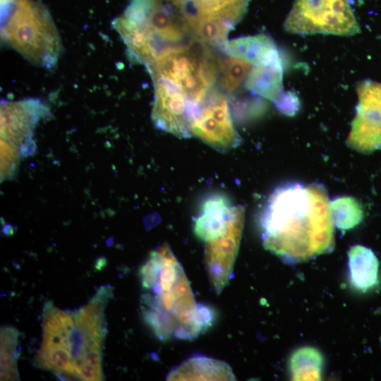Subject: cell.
<instances>
[{
  "instance_id": "cell-22",
  "label": "cell",
  "mask_w": 381,
  "mask_h": 381,
  "mask_svg": "<svg viewBox=\"0 0 381 381\" xmlns=\"http://www.w3.org/2000/svg\"><path fill=\"white\" fill-rule=\"evenodd\" d=\"M380 342H381V337H380Z\"/></svg>"
},
{
  "instance_id": "cell-8",
  "label": "cell",
  "mask_w": 381,
  "mask_h": 381,
  "mask_svg": "<svg viewBox=\"0 0 381 381\" xmlns=\"http://www.w3.org/2000/svg\"><path fill=\"white\" fill-rule=\"evenodd\" d=\"M358 102L346 143L368 154L381 149V83L365 80L358 83Z\"/></svg>"
},
{
  "instance_id": "cell-16",
  "label": "cell",
  "mask_w": 381,
  "mask_h": 381,
  "mask_svg": "<svg viewBox=\"0 0 381 381\" xmlns=\"http://www.w3.org/2000/svg\"><path fill=\"white\" fill-rule=\"evenodd\" d=\"M330 206L334 224L341 231L353 229L363 220V207L353 197L337 198L330 202Z\"/></svg>"
},
{
  "instance_id": "cell-14",
  "label": "cell",
  "mask_w": 381,
  "mask_h": 381,
  "mask_svg": "<svg viewBox=\"0 0 381 381\" xmlns=\"http://www.w3.org/2000/svg\"><path fill=\"white\" fill-rule=\"evenodd\" d=\"M168 380H234L225 362L204 356H194L183 362L167 376Z\"/></svg>"
},
{
  "instance_id": "cell-19",
  "label": "cell",
  "mask_w": 381,
  "mask_h": 381,
  "mask_svg": "<svg viewBox=\"0 0 381 381\" xmlns=\"http://www.w3.org/2000/svg\"><path fill=\"white\" fill-rule=\"evenodd\" d=\"M78 377L83 380H103L102 370L87 364H81L78 368Z\"/></svg>"
},
{
  "instance_id": "cell-10",
  "label": "cell",
  "mask_w": 381,
  "mask_h": 381,
  "mask_svg": "<svg viewBox=\"0 0 381 381\" xmlns=\"http://www.w3.org/2000/svg\"><path fill=\"white\" fill-rule=\"evenodd\" d=\"M191 135L219 151H228L241 143L233 124L226 98L212 90L191 125Z\"/></svg>"
},
{
  "instance_id": "cell-5",
  "label": "cell",
  "mask_w": 381,
  "mask_h": 381,
  "mask_svg": "<svg viewBox=\"0 0 381 381\" xmlns=\"http://www.w3.org/2000/svg\"><path fill=\"white\" fill-rule=\"evenodd\" d=\"M284 28L295 35L352 36L360 32L350 0H296Z\"/></svg>"
},
{
  "instance_id": "cell-20",
  "label": "cell",
  "mask_w": 381,
  "mask_h": 381,
  "mask_svg": "<svg viewBox=\"0 0 381 381\" xmlns=\"http://www.w3.org/2000/svg\"><path fill=\"white\" fill-rule=\"evenodd\" d=\"M102 349H88L85 351L81 358V361L77 366V375L78 368L81 364H87L97 368H102ZM79 378V377H78Z\"/></svg>"
},
{
  "instance_id": "cell-18",
  "label": "cell",
  "mask_w": 381,
  "mask_h": 381,
  "mask_svg": "<svg viewBox=\"0 0 381 381\" xmlns=\"http://www.w3.org/2000/svg\"><path fill=\"white\" fill-rule=\"evenodd\" d=\"M251 62L231 56L221 62L222 85L229 92H234L244 86L248 75L253 68Z\"/></svg>"
},
{
  "instance_id": "cell-2",
  "label": "cell",
  "mask_w": 381,
  "mask_h": 381,
  "mask_svg": "<svg viewBox=\"0 0 381 381\" xmlns=\"http://www.w3.org/2000/svg\"><path fill=\"white\" fill-rule=\"evenodd\" d=\"M141 312L145 324L162 341L191 340L205 332L213 310L198 303L183 267L164 244L150 253L140 268Z\"/></svg>"
},
{
  "instance_id": "cell-15",
  "label": "cell",
  "mask_w": 381,
  "mask_h": 381,
  "mask_svg": "<svg viewBox=\"0 0 381 381\" xmlns=\"http://www.w3.org/2000/svg\"><path fill=\"white\" fill-rule=\"evenodd\" d=\"M324 358L313 346H303L293 352L289 358V372L293 380H320Z\"/></svg>"
},
{
  "instance_id": "cell-3",
  "label": "cell",
  "mask_w": 381,
  "mask_h": 381,
  "mask_svg": "<svg viewBox=\"0 0 381 381\" xmlns=\"http://www.w3.org/2000/svg\"><path fill=\"white\" fill-rule=\"evenodd\" d=\"M114 25L131 58L145 66L190 34L183 0H131Z\"/></svg>"
},
{
  "instance_id": "cell-1",
  "label": "cell",
  "mask_w": 381,
  "mask_h": 381,
  "mask_svg": "<svg viewBox=\"0 0 381 381\" xmlns=\"http://www.w3.org/2000/svg\"><path fill=\"white\" fill-rule=\"evenodd\" d=\"M263 246L288 263L331 252L334 224L325 187L287 183L269 195L259 217Z\"/></svg>"
},
{
  "instance_id": "cell-21",
  "label": "cell",
  "mask_w": 381,
  "mask_h": 381,
  "mask_svg": "<svg viewBox=\"0 0 381 381\" xmlns=\"http://www.w3.org/2000/svg\"><path fill=\"white\" fill-rule=\"evenodd\" d=\"M106 265V260L104 258H100L97 260L95 265V268L97 270H102Z\"/></svg>"
},
{
  "instance_id": "cell-13",
  "label": "cell",
  "mask_w": 381,
  "mask_h": 381,
  "mask_svg": "<svg viewBox=\"0 0 381 381\" xmlns=\"http://www.w3.org/2000/svg\"><path fill=\"white\" fill-rule=\"evenodd\" d=\"M349 281L351 286L362 293L370 291L377 286L379 281V261L370 248L363 245H355L348 252Z\"/></svg>"
},
{
  "instance_id": "cell-11",
  "label": "cell",
  "mask_w": 381,
  "mask_h": 381,
  "mask_svg": "<svg viewBox=\"0 0 381 381\" xmlns=\"http://www.w3.org/2000/svg\"><path fill=\"white\" fill-rule=\"evenodd\" d=\"M245 208L233 205L228 198L214 194L207 198L194 222L195 236L205 243L228 233L240 221L244 220Z\"/></svg>"
},
{
  "instance_id": "cell-7",
  "label": "cell",
  "mask_w": 381,
  "mask_h": 381,
  "mask_svg": "<svg viewBox=\"0 0 381 381\" xmlns=\"http://www.w3.org/2000/svg\"><path fill=\"white\" fill-rule=\"evenodd\" d=\"M37 100L7 102L1 106L2 169L14 171L16 159L32 150L34 128L42 111Z\"/></svg>"
},
{
  "instance_id": "cell-12",
  "label": "cell",
  "mask_w": 381,
  "mask_h": 381,
  "mask_svg": "<svg viewBox=\"0 0 381 381\" xmlns=\"http://www.w3.org/2000/svg\"><path fill=\"white\" fill-rule=\"evenodd\" d=\"M224 49L231 56L255 64L282 61L274 40L265 34L231 40L226 42Z\"/></svg>"
},
{
  "instance_id": "cell-9",
  "label": "cell",
  "mask_w": 381,
  "mask_h": 381,
  "mask_svg": "<svg viewBox=\"0 0 381 381\" xmlns=\"http://www.w3.org/2000/svg\"><path fill=\"white\" fill-rule=\"evenodd\" d=\"M152 79L155 102L151 116L155 126L180 138L192 137L191 116L197 103L177 84L163 78Z\"/></svg>"
},
{
  "instance_id": "cell-17",
  "label": "cell",
  "mask_w": 381,
  "mask_h": 381,
  "mask_svg": "<svg viewBox=\"0 0 381 381\" xmlns=\"http://www.w3.org/2000/svg\"><path fill=\"white\" fill-rule=\"evenodd\" d=\"M18 337L16 328H1V380H19L16 365Z\"/></svg>"
},
{
  "instance_id": "cell-6",
  "label": "cell",
  "mask_w": 381,
  "mask_h": 381,
  "mask_svg": "<svg viewBox=\"0 0 381 381\" xmlns=\"http://www.w3.org/2000/svg\"><path fill=\"white\" fill-rule=\"evenodd\" d=\"M209 49L202 47H171L162 51L147 66L151 76L167 79L180 86L195 103L205 100L212 90L203 71Z\"/></svg>"
},
{
  "instance_id": "cell-4",
  "label": "cell",
  "mask_w": 381,
  "mask_h": 381,
  "mask_svg": "<svg viewBox=\"0 0 381 381\" xmlns=\"http://www.w3.org/2000/svg\"><path fill=\"white\" fill-rule=\"evenodd\" d=\"M8 44L34 64L50 67L61 50L59 32L44 6L33 0H18L4 28Z\"/></svg>"
}]
</instances>
